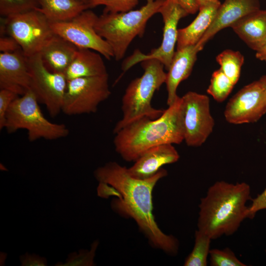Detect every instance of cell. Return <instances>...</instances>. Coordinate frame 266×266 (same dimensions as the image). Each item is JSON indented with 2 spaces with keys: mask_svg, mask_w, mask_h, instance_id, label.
I'll use <instances>...</instances> for the list:
<instances>
[{
  "mask_svg": "<svg viewBox=\"0 0 266 266\" xmlns=\"http://www.w3.org/2000/svg\"><path fill=\"white\" fill-rule=\"evenodd\" d=\"M39 7L50 23L70 20L90 8L88 2L82 0H40Z\"/></svg>",
  "mask_w": 266,
  "mask_h": 266,
  "instance_id": "22",
  "label": "cell"
},
{
  "mask_svg": "<svg viewBox=\"0 0 266 266\" xmlns=\"http://www.w3.org/2000/svg\"><path fill=\"white\" fill-rule=\"evenodd\" d=\"M40 0H0V14L3 17L23 13L39 7Z\"/></svg>",
  "mask_w": 266,
  "mask_h": 266,
  "instance_id": "27",
  "label": "cell"
},
{
  "mask_svg": "<svg viewBox=\"0 0 266 266\" xmlns=\"http://www.w3.org/2000/svg\"><path fill=\"white\" fill-rule=\"evenodd\" d=\"M165 0H146V3L139 9L124 12L105 13L98 17L95 28L98 34L111 47L115 60L124 57L133 40L141 37L148 21Z\"/></svg>",
  "mask_w": 266,
  "mask_h": 266,
  "instance_id": "4",
  "label": "cell"
},
{
  "mask_svg": "<svg viewBox=\"0 0 266 266\" xmlns=\"http://www.w3.org/2000/svg\"><path fill=\"white\" fill-rule=\"evenodd\" d=\"M21 49L17 41L9 35H1L0 50L1 52H12Z\"/></svg>",
  "mask_w": 266,
  "mask_h": 266,
  "instance_id": "33",
  "label": "cell"
},
{
  "mask_svg": "<svg viewBox=\"0 0 266 266\" xmlns=\"http://www.w3.org/2000/svg\"><path fill=\"white\" fill-rule=\"evenodd\" d=\"M98 240L94 241L91 245L90 250L80 249L77 253L76 252L69 254L65 263L58 262L55 266H95L94 259L96 251L99 245Z\"/></svg>",
  "mask_w": 266,
  "mask_h": 266,
  "instance_id": "26",
  "label": "cell"
},
{
  "mask_svg": "<svg viewBox=\"0 0 266 266\" xmlns=\"http://www.w3.org/2000/svg\"><path fill=\"white\" fill-rule=\"evenodd\" d=\"M158 13L162 16L164 22L163 39L161 45L143 54L139 50L128 57L123 63L122 69L124 72L138 63L149 59H156L168 70L174 53L177 38V25L179 20L188 14L178 4L176 0H165Z\"/></svg>",
  "mask_w": 266,
  "mask_h": 266,
  "instance_id": "11",
  "label": "cell"
},
{
  "mask_svg": "<svg viewBox=\"0 0 266 266\" xmlns=\"http://www.w3.org/2000/svg\"><path fill=\"white\" fill-rule=\"evenodd\" d=\"M18 94L7 89L0 90V129L5 127V117L7 111L11 104L19 97Z\"/></svg>",
  "mask_w": 266,
  "mask_h": 266,
  "instance_id": "30",
  "label": "cell"
},
{
  "mask_svg": "<svg viewBox=\"0 0 266 266\" xmlns=\"http://www.w3.org/2000/svg\"><path fill=\"white\" fill-rule=\"evenodd\" d=\"M212 239L202 232L197 230L193 250L185 260V266H206Z\"/></svg>",
  "mask_w": 266,
  "mask_h": 266,
  "instance_id": "24",
  "label": "cell"
},
{
  "mask_svg": "<svg viewBox=\"0 0 266 266\" xmlns=\"http://www.w3.org/2000/svg\"><path fill=\"white\" fill-rule=\"evenodd\" d=\"M167 175V171L162 168L149 178L137 179L129 174L128 168L115 162H109L94 172L99 182L98 196L103 199L112 197L110 205L115 213L133 220L153 247L175 256L179 248L178 240L161 230L153 211V189Z\"/></svg>",
  "mask_w": 266,
  "mask_h": 266,
  "instance_id": "1",
  "label": "cell"
},
{
  "mask_svg": "<svg viewBox=\"0 0 266 266\" xmlns=\"http://www.w3.org/2000/svg\"><path fill=\"white\" fill-rule=\"evenodd\" d=\"M22 266H46L47 262L44 257L26 252L19 257Z\"/></svg>",
  "mask_w": 266,
  "mask_h": 266,
  "instance_id": "32",
  "label": "cell"
},
{
  "mask_svg": "<svg viewBox=\"0 0 266 266\" xmlns=\"http://www.w3.org/2000/svg\"><path fill=\"white\" fill-rule=\"evenodd\" d=\"M259 0H225L215 18L197 44L202 50L205 44L219 32L231 26L247 14L260 9Z\"/></svg>",
  "mask_w": 266,
  "mask_h": 266,
  "instance_id": "15",
  "label": "cell"
},
{
  "mask_svg": "<svg viewBox=\"0 0 266 266\" xmlns=\"http://www.w3.org/2000/svg\"><path fill=\"white\" fill-rule=\"evenodd\" d=\"M179 155L172 144H164L152 147L141 155L131 167L129 174L137 179H145L155 175L165 165L176 162Z\"/></svg>",
  "mask_w": 266,
  "mask_h": 266,
  "instance_id": "17",
  "label": "cell"
},
{
  "mask_svg": "<svg viewBox=\"0 0 266 266\" xmlns=\"http://www.w3.org/2000/svg\"><path fill=\"white\" fill-rule=\"evenodd\" d=\"M266 91V75L262 76L259 79Z\"/></svg>",
  "mask_w": 266,
  "mask_h": 266,
  "instance_id": "36",
  "label": "cell"
},
{
  "mask_svg": "<svg viewBox=\"0 0 266 266\" xmlns=\"http://www.w3.org/2000/svg\"><path fill=\"white\" fill-rule=\"evenodd\" d=\"M99 16L93 11L85 10L73 19L64 22L50 23L54 33L78 48L94 50L106 59L113 58L110 45L96 31L95 26Z\"/></svg>",
  "mask_w": 266,
  "mask_h": 266,
  "instance_id": "12",
  "label": "cell"
},
{
  "mask_svg": "<svg viewBox=\"0 0 266 266\" xmlns=\"http://www.w3.org/2000/svg\"><path fill=\"white\" fill-rule=\"evenodd\" d=\"M78 48L63 37L54 34L39 54L45 66L55 72L65 73Z\"/></svg>",
  "mask_w": 266,
  "mask_h": 266,
  "instance_id": "18",
  "label": "cell"
},
{
  "mask_svg": "<svg viewBox=\"0 0 266 266\" xmlns=\"http://www.w3.org/2000/svg\"><path fill=\"white\" fill-rule=\"evenodd\" d=\"M31 75V88L39 102L44 104L52 117L61 111L67 79L63 73L50 70L45 66L39 53L28 57Z\"/></svg>",
  "mask_w": 266,
  "mask_h": 266,
  "instance_id": "10",
  "label": "cell"
},
{
  "mask_svg": "<svg viewBox=\"0 0 266 266\" xmlns=\"http://www.w3.org/2000/svg\"><path fill=\"white\" fill-rule=\"evenodd\" d=\"M139 0H91L88 1L90 8L104 5L103 12L119 13L133 10L138 3Z\"/></svg>",
  "mask_w": 266,
  "mask_h": 266,
  "instance_id": "29",
  "label": "cell"
},
{
  "mask_svg": "<svg viewBox=\"0 0 266 266\" xmlns=\"http://www.w3.org/2000/svg\"><path fill=\"white\" fill-rule=\"evenodd\" d=\"M200 50L197 44L176 49L174 52L166 73L165 82L168 106L173 104L179 97L177 95L178 86L191 74L197 59V54Z\"/></svg>",
  "mask_w": 266,
  "mask_h": 266,
  "instance_id": "16",
  "label": "cell"
},
{
  "mask_svg": "<svg viewBox=\"0 0 266 266\" xmlns=\"http://www.w3.org/2000/svg\"><path fill=\"white\" fill-rule=\"evenodd\" d=\"M4 34L13 38L30 57L39 53L55 33L49 21L35 9L2 18L0 34Z\"/></svg>",
  "mask_w": 266,
  "mask_h": 266,
  "instance_id": "7",
  "label": "cell"
},
{
  "mask_svg": "<svg viewBox=\"0 0 266 266\" xmlns=\"http://www.w3.org/2000/svg\"><path fill=\"white\" fill-rule=\"evenodd\" d=\"M234 85L219 68L213 72L207 93L216 101L222 102L230 94Z\"/></svg>",
  "mask_w": 266,
  "mask_h": 266,
  "instance_id": "25",
  "label": "cell"
},
{
  "mask_svg": "<svg viewBox=\"0 0 266 266\" xmlns=\"http://www.w3.org/2000/svg\"><path fill=\"white\" fill-rule=\"evenodd\" d=\"M143 69L141 76L132 80L127 87L122 98L123 116L116 124L113 133L142 117L156 119L164 110L152 107L151 100L155 92L166 82V73L164 65L156 59L145 60L141 62Z\"/></svg>",
  "mask_w": 266,
  "mask_h": 266,
  "instance_id": "5",
  "label": "cell"
},
{
  "mask_svg": "<svg viewBox=\"0 0 266 266\" xmlns=\"http://www.w3.org/2000/svg\"><path fill=\"white\" fill-rule=\"evenodd\" d=\"M266 209V188L255 198L252 199V203L248 206L247 218L253 219L260 210Z\"/></svg>",
  "mask_w": 266,
  "mask_h": 266,
  "instance_id": "31",
  "label": "cell"
},
{
  "mask_svg": "<svg viewBox=\"0 0 266 266\" xmlns=\"http://www.w3.org/2000/svg\"><path fill=\"white\" fill-rule=\"evenodd\" d=\"M83 0V1H84L85 2H88V0Z\"/></svg>",
  "mask_w": 266,
  "mask_h": 266,
  "instance_id": "38",
  "label": "cell"
},
{
  "mask_svg": "<svg viewBox=\"0 0 266 266\" xmlns=\"http://www.w3.org/2000/svg\"><path fill=\"white\" fill-rule=\"evenodd\" d=\"M221 4L218 0L200 6L198 15L192 23L178 30L176 49L199 43L212 23Z\"/></svg>",
  "mask_w": 266,
  "mask_h": 266,
  "instance_id": "19",
  "label": "cell"
},
{
  "mask_svg": "<svg viewBox=\"0 0 266 266\" xmlns=\"http://www.w3.org/2000/svg\"><path fill=\"white\" fill-rule=\"evenodd\" d=\"M231 28L251 49L256 51L266 40V9L252 12Z\"/></svg>",
  "mask_w": 266,
  "mask_h": 266,
  "instance_id": "20",
  "label": "cell"
},
{
  "mask_svg": "<svg viewBox=\"0 0 266 266\" xmlns=\"http://www.w3.org/2000/svg\"><path fill=\"white\" fill-rule=\"evenodd\" d=\"M184 141L191 147L202 145L213 132L215 122L207 96L189 91L181 97Z\"/></svg>",
  "mask_w": 266,
  "mask_h": 266,
  "instance_id": "9",
  "label": "cell"
},
{
  "mask_svg": "<svg viewBox=\"0 0 266 266\" xmlns=\"http://www.w3.org/2000/svg\"><path fill=\"white\" fill-rule=\"evenodd\" d=\"M250 187L218 181L210 186L199 205L198 230L212 240L234 233L247 218Z\"/></svg>",
  "mask_w": 266,
  "mask_h": 266,
  "instance_id": "2",
  "label": "cell"
},
{
  "mask_svg": "<svg viewBox=\"0 0 266 266\" xmlns=\"http://www.w3.org/2000/svg\"><path fill=\"white\" fill-rule=\"evenodd\" d=\"M90 0H88V1H90Z\"/></svg>",
  "mask_w": 266,
  "mask_h": 266,
  "instance_id": "40",
  "label": "cell"
},
{
  "mask_svg": "<svg viewBox=\"0 0 266 266\" xmlns=\"http://www.w3.org/2000/svg\"><path fill=\"white\" fill-rule=\"evenodd\" d=\"M216 60L220 66V69L235 85L244 62L243 55L237 51L226 49L216 56Z\"/></svg>",
  "mask_w": 266,
  "mask_h": 266,
  "instance_id": "23",
  "label": "cell"
},
{
  "mask_svg": "<svg viewBox=\"0 0 266 266\" xmlns=\"http://www.w3.org/2000/svg\"><path fill=\"white\" fill-rule=\"evenodd\" d=\"M255 56L257 59L266 63V40L256 51Z\"/></svg>",
  "mask_w": 266,
  "mask_h": 266,
  "instance_id": "35",
  "label": "cell"
},
{
  "mask_svg": "<svg viewBox=\"0 0 266 266\" xmlns=\"http://www.w3.org/2000/svg\"><path fill=\"white\" fill-rule=\"evenodd\" d=\"M28 57L22 49L0 53V89L11 90L19 96L31 88Z\"/></svg>",
  "mask_w": 266,
  "mask_h": 266,
  "instance_id": "14",
  "label": "cell"
},
{
  "mask_svg": "<svg viewBox=\"0 0 266 266\" xmlns=\"http://www.w3.org/2000/svg\"><path fill=\"white\" fill-rule=\"evenodd\" d=\"M178 4L188 14H194L199 10L198 0H176Z\"/></svg>",
  "mask_w": 266,
  "mask_h": 266,
  "instance_id": "34",
  "label": "cell"
},
{
  "mask_svg": "<svg viewBox=\"0 0 266 266\" xmlns=\"http://www.w3.org/2000/svg\"><path fill=\"white\" fill-rule=\"evenodd\" d=\"M265 252H266V251H265Z\"/></svg>",
  "mask_w": 266,
  "mask_h": 266,
  "instance_id": "39",
  "label": "cell"
},
{
  "mask_svg": "<svg viewBox=\"0 0 266 266\" xmlns=\"http://www.w3.org/2000/svg\"><path fill=\"white\" fill-rule=\"evenodd\" d=\"M108 74L101 54L87 48H78L65 72L67 80Z\"/></svg>",
  "mask_w": 266,
  "mask_h": 266,
  "instance_id": "21",
  "label": "cell"
},
{
  "mask_svg": "<svg viewBox=\"0 0 266 266\" xmlns=\"http://www.w3.org/2000/svg\"><path fill=\"white\" fill-rule=\"evenodd\" d=\"M110 94L108 74L67 80L62 111L68 115L95 113Z\"/></svg>",
  "mask_w": 266,
  "mask_h": 266,
  "instance_id": "8",
  "label": "cell"
},
{
  "mask_svg": "<svg viewBox=\"0 0 266 266\" xmlns=\"http://www.w3.org/2000/svg\"><path fill=\"white\" fill-rule=\"evenodd\" d=\"M181 104L178 97L159 118L142 117L122 128L113 141L117 153L127 162H135L155 146L181 143L184 141Z\"/></svg>",
  "mask_w": 266,
  "mask_h": 266,
  "instance_id": "3",
  "label": "cell"
},
{
  "mask_svg": "<svg viewBox=\"0 0 266 266\" xmlns=\"http://www.w3.org/2000/svg\"><path fill=\"white\" fill-rule=\"evenodd\" d=\"M38 102L32 89L15 100L6 114L4 128L7 132L11 133L20 129L26 130L30 141L40 138L54 140L67 136L69 132L66 125L47 119Z\"/></svg>",
  "mask_w": 266,
  "mask_h": 266,
  "instance_id": "6",
  "label": "cell"
},
{
  "mask_svg": "<svg viewBox=\"0 0 266 266\" xmlns=\"http://www.w3.org/2000/svg\"><path fill=\"white\" fill-rule=\"evenodd\" d=\"M218 0H198V1L199 2L200 5H202L203 4H205L206 3L211 2L212 1H216Z\"/></svg>",
  "mask_w": 266,
  "mask_h": 266,
  "instance_id": "37",
  "label": "cell"
},
{
  "mask_svg": "<svg viewBox=\"0 0 266 266\" xmlns=\"http://www.w3.org/2000/svg\"><path fill=\"white\" fill-rule=\"evenodd\" d=\"M210 265L211 266H246L237 258L229 248L223 249H212L209 252Z\"/></svg>",
  "mask_w": 266,
  "mask_h": 266,
  "instance_id": "28",
  "label": "cell"
},
{
  "mask_svg": "<svg viewBox=\"0 0 266 266\" xmlns=\"http://www.w3.org/2000/svg\"><path fill=\"white\" fill-rule=\"evenodd\" d=\"M266 113V91L259 80L239 90L228 102L226 120L239 125L259 121Z\"/></svg>",
  "mask_w": 266,
  "mask_h": 266,
  "instance_id": "13",
  "label": "cell"
}]
</instances>
